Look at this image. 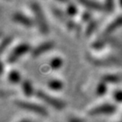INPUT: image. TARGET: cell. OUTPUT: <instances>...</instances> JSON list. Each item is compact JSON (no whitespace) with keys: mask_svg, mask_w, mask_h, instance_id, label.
<instances>
[{"mask_svg":"<svg viewBox=\"0 0 122 122\" xmlns=\"http://www.w3.org/2000/svg\"><path fill=\"white\" fill-rule=\"evenodd\" d=\"M91 17H92V15H91V13H90L89 11H84L83 14H82V15H81V19H82V20H83V21L90 20Z\"/></svg>","mask_w":122,"mask_h":122,"instance_id":"603a6c76","label":"cell"},{"mask_svg":"<svg viewBox=\"0 0 122 122\" xmlns=\"http://www.w3.org/2000/svg\"><path fill=\"white\" fill-rule=\"evenodd\" d=\"M22 89L26 97H30L33 93V88L31 86V83L30 82V81L28 80H24L22 82Z\"/></svg>","mask_w":122,"mask_h":122,"instance_id":"7c38bea8","label":"cell"},{"mask_svg":"<svg viewBox=\"0 0 122 122\" xmlns=\"http://www.w3.org/2000/svg\"><path fill=\"white\" fill-rule=\"evenodd\" d=\"M113 97L118 103H122V90H115V91H114Z\"/></svg>","mask_w":122,"mask_h":122,"instance_id":"44dd1931","label":"cell"},{"mask_svg":"<svg viewBox=\"0 0 122 122\" xmlns=\"http://www.w3.org/2000/svg\"><path fill=\"white\" fill-rule=\"evenodd\" d=\"M15 104L19 107V108H20V109L36 113V114L43 115V116H46L48 114V110L43 106H41V105L37 104V103H30V102L22 101V100H16L15 102Z\"/></svg>","mask_w":122,"mask_h":122,"instance_id":"7a4b0ae2","label":"cell"},{"mask_svg":"<svg viewBox=\"0 0 122 122\" xmlns=\"http://www.w3.org/2000/svg\"><path fill=\"white\" fill-rule=\"evenodd\" d=\"M102 80L105 83H118L121 80V77L116 74H106L102 77Z\"/></svg>","mask_w":122,"mask_h":122,"instance_id":"30bf717a","label":"cell"},{"mask_svg":"<svg viewBox=\"0 0 122 122\" xmlns=\"http://www.w3.org/2000/svg\"><path fill=\"white\" fill-rule=\"evenodd\" d=\"M35 93H36V96L38 98H40L41 100H42V101H44L45 103H48V104H49L50 106L55 108L56 109H64V107H65V105L64 101L57 98V97H52V96H50L49 94H48V93H46L45 92H43V91L37 90V91H36Z\"/></svg>","mask_w":122,"mask_h":122,"instance_id":"3957f363","label":"cell"},{"mask_svg":"<svg viewBox=\"0 0 122 122\" xmlns=\"http://www.w3.org/2000/svg\"><path fill=\"white\" fill-rule=\"evenodd\" d=\"M19 122H31L30 120H20V121H19Z\"/></svg>","mask_w":122,"mask_h":122,"instance_id":"d4e9b609","label":"cell"},{"mask_svg":"<svg viewBox=\"0 0 122 122\" xmlns=\"http://www.w3.org/2000/svg\"><path fill=\"white\" fill-rule=\"evenodd\" d=\"M30 8H31V10L35 15L36 22L37 24L40 31L42 34H47L48 32V25L47 23L41 6L39 5L37 2H31L30 3Z\"/></svg>","mask_w":122,"mask_h":122,"instance_id":"6da1fadb","label":"cell"},{"mask_svg":"<svg viewBox=\"0 0 122 122\" xmlns=\"http://www.w3.org/2000/svg\"><path fill=\"white\" fill-rule=\"evenodd\" d=\"M69 122H84V120L82 119H80V118H71L69 120Z\"/></svg>","mask_w":122,"mask_h":122,"instance_id":"cb8c5ba5","label":"cell"},{"mask_svg":"<svg viewBox=\"0 0 122 122\" xmlns=\"http://www.w3.org/2000/svg\"><path fill=\"white\" fill-rule=\"evenodd\" d=\"M81 4L84 5L86 8L89 9V10H98V11H101V10H104V6L103 4H100L98 2H95V1H89V0H81V1H79Z\"/></svg>","mask_w":122,"mask_h":122,"instance_id":"ba28073f","label":"cell"},{"mask_svg":"<svg viewBox=\"0 0 122 122\" xmlns=\"http://www.w3.org/2000/svg\"><path fill=\"white\" fill-rule=\"evenodd\" d=\"M30 45L27 43H20L13 48L7 57V62L10 64L15 63L20 56L30 50Z\"/></svg>","mask_w":122,"mask_h":122,"instance_id":"277c9868","label":"cell"},{"mask_svg":"<svg viewBox=\"0 0 122 122\" xmlns=\"http://www.w3.org/2000/svg\"><path fill=\"white\" fill-rule=\"evenodd\" d=\"M52 12H53V14L54 15V16H55L57 19H59L60 21L65 23V25H67V24L69 23V21L71 20L67 19L65 14H64L60 10H59V9H57V8H54V7L52 8Z\"/></svg>","mask_w":122,"mask_h":122,"instance_id":"8fae6325","label":"cell"},{"mask_svg":"<svg viewBox=\"0 0 122 122\" xmlns=\"http://www.w3.org/2000/svg\"><path fill=\"white\" fill-rule=\"evenodd\" d=\"M97 21L96 20H91L89 23H88L87 26L86 28V36H90L92 33L93 32L95 29L97 28Z\"/></svg>","mask_w":122,"mask_h":122,"instance_id":"e0dca14e","label":"cell"},{"mask_svg":"<svg viewBox=\"0 0 122 122\" xmlns=\"http://www.w3.org/2000/svg\"><path fill=\"white\" fill-rule=\"evenodd\" d=\"M48 86H49V88H51L52 90H55V91H58V90H60L63 86V83L62 81L58 79H51V80L48 81Z\"/></svg>","mask_w":122,"mask_h":122,"instance_id":"5bb4252c","label":"cell"},{"mask_svg":"<svg viewBox=\"0 0 122 122\" xmlns=\"http://www.w3.org/2000/svg\"><path fill=\"white\" fill-rule=\"evenodd\" d=\"M105 44H106V42L102 39H98V40H96L92 42V48H93V49H96V50H100L102 48H104Z\"/></svg>","mask_w":122,"mask_h":122,"instance_id":"d6986e66","label":"cell"},{"mask_svg":"<svg viewBox=\"0 0 122 122\" xmlns=\"http://www.w3.org/2000/svg\"><path fill=\"white\" fill-rule=\"evenodd\" d=\"M66 14L69 16H74L77 14V7L75 5V4L70 3L66 8Z\"/></svg>","mask_w":122,"mask_h":122,"instance_id":"ac0fdd59","label":"cell"},{"mask_svg":"<svg viewBox=\"0 0 122 122\" xmlns=\"http://www.w3.org/2000/svg\"><path fill=\"white\" fill-rule=\"evenodd\" d=\"M120 122H122V121H120Z\"/></svg>","mask_w":122,"mask_h":122,"instance_id":"4316f807","label":"cell"},{"mask_svg":"<svg viewBox=\"0 0 122 122\" xmlns=\"http://www.w3.org/2000/svg\"><path fill=\"white\" fill-rule=\"evenodd\" d=\"M116 111V107L111 103H104V104L98 105L88 111V114L92 116L97 115V114H110Z\"/></svg>","mask_w":122,"mask_h":122,"instance_id":"5b68a950","label":"cell"},{"mask_svg":"<svg viewBox=\"0 0 122 122\" xmlns=\"http://www.w3.org/2000/svg\"><path fill=\"white\" fill-rule=\"evenodd\" d=\"M12 19L15 22L19 23L21 25H25V26H31L33 25V20L30 19V17L26 16V15H23L22 13L20 12H15L13 15H12Z\"/></svg>","mask_w":122,"mask_h":122,"instance_id":"52a82bcc","label":"cell"},{"mask_svg":"<svg viewBox=\"0 0 122 122\" xmlns=\"http://www.w3.org/2000/svg\"><path fill=\"white\" fill-rule=\"evenodd\" d=\"M120 26H122V15H120L117 18H115L112 22L107 25V27L104 30V34H109Z\"/></svg>","mask_w":122,"mask_h":122,"instance_id":"9c48e42d","label":"cell"},{"mask_svg":"<svg viewBox=\"0 0 122 122\" xmlns=\"http://www.w3.org/2000/svg\"><path fill=\"white\" fill-rule=\"evenodd\" d=\"M8 79L11 83L16 84L20 81V75L18 72L16 70H12L9 73V76H8Z\"/></svg>","mask_w":122,"mask_h":122,"instance_id":"4fadbf2b","label":"cell"},{"mask_svg":"<svg viewBox=\"0 0 122 122\" xmlns=\"http://www.w3.org/2000/svg\"><path fill=\"white\" fill-rule=\"evenodd\" d=\"M63 64V60L62 59L59 57H54L50 60V67H51L53 70H57L59 67L62 65Z\"/></svg>","mask_w":122,"mask_h":122,"instance_id":"9a60e30c","label":"cell"},{"mask_svg":"<svg viewBox=\"0 0 122 122\" xmlns=\"http://www.w3.org/2000/svg\"><path fill=\"white\" fill-rule=\"evenodd\" d=\"M12 41V36H6L4 37V39L2 40V42H1V45H0V50H1V53L4 51L6 48H7L8 46L10 45V43Z\"/></svg>","mask_w":122,"mask_h":122,"instance_id":"ffe728a7","label":"cell"},{"mask_svg":"<svg viewBox=\"0 0 122 122\" xmlns=\"http://www.w3.org/2000/svg\"><path fill=\"white\" fill-rule=\"evenodd\" d=\"M107 92V85L104 81H100L98 85L97 86V89H96V93L98 96H103L105 92Z\"/></svg>","mask_w":122,"mask_h":122,"instance_id":"2e32d148","label":"cell"},{"mask_svg":"<svg viewBox=\"0 0 122 122\" xmlns=\"http://www.w3.org/2000/svg\"><path fill=\"white\" fill-rule=\"evenodd\" d=\"M103 6H104L105 11L109 12V13H110V12H112L113 10H114V3H113V1L108 0V1H106V2L104 3Z\"/></svg>","mask_w":122,"mask_h":122,"instance_id":"7402d4cb","label":"cell"},{"mask_svg":"<svg viewBox=\"0 0 122 122\" xmlns=\"http://www.w3.org/2000/svg\"><path fill=\"white\" fill-rule=\"evenodd\" d=\"M53 46H54V42H52V41H47V42H42V43L36 46V48L31 51V56L34 58L38 57V56L41 55L42 53L52 49Z\"/></svg>","mask_w":122,"mask_h":122,"instance_id":"8992f818","label":"cell"},{"mask_svg":"<svg viewBox=\"0 0 122 122\" xmlns=\"http://www.w3.org/2000/svg\"><path fill=\"white\" fill-rule=\"evenodd\" d=\"M120 7L122 8V1H120Z\"/></svg>","mask_w":122,"mask_h":122,"instance_id":"484cf974","label":"cell"}]
</instances>
